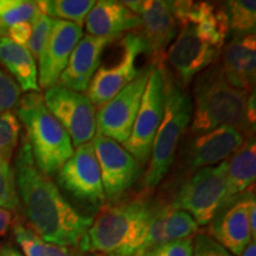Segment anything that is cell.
<instances>
[{"mask_svg": "<svg viewBox=\"0 0 256 256\" xmlns=\"http://www.w3.org/2000/svg\"><path fill=\"white\" fill-rule=\"evenodd\" d=\"M14 172L28 228L49 243L81 248L94 218L78 212L52 179L40 171L26 139L19 147Z\"/></svg>", "mask_w": 256, "mask_h": 256, "instance_id": "1", "label": "cell"}, {"mask_svg": "<svg viewBox=\"0 0 256 256\" xmlns=\"http://www.w3.org/2000/svg\"><path fill=\"white\" fill-rule=\"evenodd\" d=\"M44 104L69 134L72 146L90 142L96 134V108L84 92L60 84L46 89Z\"/></svg>", "mask_w": 256, "mask_h": 256, "instance_id": "12", "label": "cell"}, {"mask_svg": "<svg viewBox=\"0 0 256 256\" xmlns=\"http://www.w3.org/2000/svg\"><path fill=\"white\" fill-rule=\"evenodd\" d=\"M11 226H14V212L0 208V238L5 236Z\"/></svg>", "mask_w": 256, "mask_h": 256, "instance_id": "35", "label": "cell"}, {"mask_svg": "<svg viewBox=\"0 0 256 256\" xmlns=\"http://www.w3.org/2000/svg\"><path fill=\"white\" fill-rule=\"evenodd\" d=\"M256 202H255V196L252 198L250 203H249V210H248V220H249V226H250L252 232V238L255 241L256 238Z\"/></svg>", "mask_w": 256, "mask_h": 256, "instance_id": "36", "label": "cell"}, {"mask_svg": "<svg viewBox=\"0 0 256 256\" xmlns=\"http://www.w3.org/2000/svg\"><path fill=\"white\" fill-rule=\"evenodd\" d=\"M240 256H256V243L255 241H252L247 246V248L242 252V254Z\"/></svg>", "mask_w": 256, "mask_h": 256, "instance_id": "38", "label": "cell"}, {"mask_svg": "<svg viewBox=\"0 0 256 256\" xmlns=\"http://www.w3.org/2000/svg\"><path fill=\"white\" fill-rule=\"evenodd\" d=\"M100 166L106 203L114 204L136 184L142 166L121 144L95 134L92 140Z\"/></svg>", "mask_w": 256, "mask_h": 256, "instance_id": "13", "label": "cell"}, {"mask_svg": "<svg viewBox=\"0 0 256 256\" xmlns=\"http://www.w3.org/2000/svg\"><path fill=\"white\" fill-rule=\"evenodd\" d=\"M20 88L8 72L0 69V112L16 108L20 101Z\"/></svg>", "mask_w": 256, "mask_h": 256, "instance_id": "31", "label": "cell"}, {"mask_svg": "<svg viewBox=\"0 0 256 256\" xmlns=\"http://www.w3.org/2000/svg\"><path fill=\"white\" fill-rule=\"evenodd\" d=\"M165 63V62H164ZM150 64L148 80L144 90L132 133L124 147L140 165L148 162L156 134L165 112V64Z\"/></svg>", "mask_w": 256, "mask_h": 256, "instance_id": "9", "label": "cell"}, {"mask_svg": "<svg viewBox=\"0 0 256 256\" xmlns=\"http://www.w3.org/2000/svg\"><path fill=\"white\" fill-rule=\"evenodd\" d=\"M87 34L95 37H120L124 32L136 30L139 17L121 4L120 2L100 0L86 18Z\"/></svg>", "mask_w": 256, "mask_h": 256, "instance_id": "21", "label": "cell"}, {"mask_svg": "<svg viewBox=\"0 0 256 256\" xmlns=\"http://www.w3.org/2000/svg\"><path fill=\"white\" fill-rule=\"evenodd\" d=\"M179 22L177 37L168 48V60L179 83L186 86L217 62L230 31L224 4L174 2Z\"/></svg>", "mask_w": 256, "mask_h": 256, "instance_id": "2", "label": "cell"}, {"mask_svg": "<svg viewBox=\"0 0 256 256\" xmlns=\"http://www.w3.org/2000/svg\"><path fill=\"white\" fill-rule=\"evenodd\" d=\"M190 134H200L220 127H232L254 136L255 89L244 92L232 87L215 63L196 76L194 83Z\"/></svg>", "mask_w": 256, "mask_h": 256, "instance_id": "3", "label": "cell"}, {"mask_svg": "<svg viewBox=\"0 0 256 256\" xmlns=\"http://www.w3.org/2000/svg\"><path fill=\"white\" fill-rule=\"evenodd\" d=\"M57 182L76 200L89 208L101 210L106 206L100 166L92 142L74 148L72 156L57 172Z\"/></svg>", "mask_w": 256, "mask_h": 256, "instance_id": "11", "label": "cell"}, {"mask_svg": "<svg viewBox=\"0 0 256 256\" xmlns=\"http://www.w3.org/2000/svg\"><path fill=\"white\" fill-rule=\"evenodd\" d=\"M16 241L24 256H83L84 252L78 247H64L44 241L31 228L22 223L14 224Z\"/></svg>", "mask_w": 256, "mask_h": 256, "instance_id": "24", "label": "cell"}, {"mask_svg": "<svg viewBox=\"0 0 256 256\" xmlns=\"http://www.w3.org/2000/svg\"><path fill=\"white\" fill-rule=\"evenodd\" d=\"M254 188L224 206L208 224V235L232 256L241 255L249 243L254 241L248 220L249 203L255 196Z\"/></svg>", "mask_w": 256, "mask_h": 256, "instance_id": "17", "label": "cell"}, {"mask_svg": "<svg viewBox=\"0 0 256 256\" xmlns=\"http://www.w3.org/2000/svg\"><path fill=\"white\" fill-rule=\"evenodd\" d=\"M94 256H108V255H102V254H95Z\"/></svg>", "mask_w": 256, "mask_h": 256, "instance_id": "39", "label": "cell"}, {"mask_svg": "<svg viewBox=\"0 0 256 256\" xmlns=\"http://www.w3.org/2000/svg\"><path fill=\"white\" fill-rule=\"evenodd\" d=\"M229 31L234 36L255 34L256 2L255 0H232L224 2Z\"/></svg>", "mask_w": 256, "mask_h": 256, "instance_id": "27", "label": "cell"}, {"mask_svg": "<svg viewBox=\"0 0 256 256\" xmlns=\"http://www.w3.org/2000/svg\"><path fill=\"white\" fill-rule=\"evenodd\" d=\"M228 182V159L215 166L198 170L178 182L172 196L171 206L186 211L198 226H208L223 209Z\"/></svg>", "mask_w": 256, "mask_h": 256, "instance_id": "7", "label": "cell"}, {"mask_svg": "<svg viewBox=\"0 0 256 256\" xmlns=\"http://www.w3.org/2000/svg\"><path fill=\"white\" fill-rule=\"evenodd\" d=\"M151 66L140 70L136 78L96 110V134L124 145L132 133Z\"/></svg>", "mask_w": 256, "mask_h": 256, "instance_id": "14", "label": "cell"}, {"mask_svg": "<svg viewBox=\"0 0 256 256\" xmlns=\"http://www.w3.org/2000/svg\"><path fill=\"white\" fill-rule=\"evenodd\" d=\"M32 34V24L31 23H19L11 26L8 30L6 37L12 40L17 46L26 48L28 40H30Z\"/></svg>", "mask_w": 256, "mask_h": 256, "instance_id": "34", "label": "cell"}, {"mask_svg": "<svg viewBox=\"0 0 256 256\" xmlns=\"http://www.w3.org/2000/svg\"><path fill=\"white\" fill-rule=\"evenodd\" d=\"M200 226L186 211L174 209L168 202L156 200L145 238L136 256L164 243L192 238Z\"/></svg>", "mask_w": 256, "mask_h": 256, "instance_id": "18", "label": "cell"}, {"mask_svg": "<svg viewBox=\"0 0 256 256\" xmlns=\"http://www.w3.org/2000/svg\"><path fill=\"white\" fill-rule=\"evenodd\" d=\"M246 136L232 127H220L209 132L190 134L182 140L176 154L174 185L198 170L215 166L236 152L244 142Z\"/></svg>", "mask_w": 256, "mask_h": 256, "instance_id": "8", "label": "cell"}, {"mask_svg": "<svg viewBox=\"0 0 256 256\" xmlns=\"http://www.w3.org/2000/svg\"><path fill=\"white\" fill-rule=\"evenodd\" d=\"M20 122L12 110L0 112V159L11 164L18 146Z\"/></svg>", "mask_w": 256, "mask_h": 256, "instance_id": "28", "label": "cell"}, {"mask_svg": "<svg viewBox=\"0 0 256 256\" xmlns=\"http://www.w3.org/2000/svg\"><path fill=\"white\" fill-rule=\"evenodd\" d=\"M192 256H232L220 243L211 238L208 234H198L194 238Z\"/></svg>", "mask_w": 256, "mask_h": 256, "instance_id": "33", "label": "cell"}, {"mask_svg": "<svg viewBox=\"0 0 256 256\" xmlns=\"http://www.w3.org/2000/svg\"><path fill=\"white\" fill-rule=\"evenodd\" d=\"M146 194L102 208L86 234L82 250L108 256H136L154 208V202Z\"/></svg>", "mask_w": 256, "mask_h": 256, "instance_id": "4", "label": "cell"}, {"mask_svg": "<svg viewBox=\"0 0 256 256\" xmlns=\"http://www.w3.org/2000/svg\"><path fill=\"white\" fill-rule=\"evenodd\" d=\"M17 118L26 132L34 164L46 176L56 174L72 156L74 146L64 130L44 104L40 92H28L17 106Z\"/></svg>", "mask_w": 256, "mask_h": 256, "instance_id": "6", "label": "cell"}, {"mask_svg": "<svg viewBox=\"0 0 256 256\" xmlns=\"http://www.w3.org/2000/svg\"><path fill=\"white\" fill-rule=\"evenodd\" d=\"M20 206L14 168L11 164L0 159V208L16 210Z\"/></svg>", "mask_w": 256, "mask_h": 256, "instance_id": "29", "label": "cell"}, {"mask_svg": "<svg viewBox=\"0 0 256 256\" xmlns=\"http://www.w3.org/2000/svg\"><path fill=\"white\" fill-rule=\"evenodd\" d=\"M120 37H95L84 34L70 55L58 84L78 92H86L92 76L101 66V57L108 46Z\"/></svg>", "mask_w": 256, "mask_h": 256, "instance_id": "19", "label": "cell"}, {"mask_svg": "<svg viewBox=\"0 0 256 256\" xmlns=\"http://www.w3.org/2000/svg\"><path fill=\"white\" fill-rule=\"evenodd\" d=\"M165 74V112L152 145L148 168L144 176V192L148 194L162 183L174 166L182 140L192 116V100L174 76Z\"/></svg>", "mask_w": 256, "mask_h": 256, "instance_id": "5", "label": "cell"}, {"mask_svg": "<svg viewBox=\"0 0 256 256\" xmlns=\"http://www.w3.org/2000/svg\"><path fill=\"white\" fill-rule=\"evenodd\" d=\"M145 54V46L136 32H130L120 40V54L114 60L98 66L84 92L98 110L119 94L136 78V58Z\"/></svg>", "mask_w": 256, "mask_h": 256, "instance_id": "10", "label": "cell"}, {"mask_svg": "<svg viewBox=\"0 0 256 256\" xmlns=\"http://www.w3.org/2000/svg\"><path fill=\"white\" fill-rule=\"evenodd\" d=\"M83 36L82 28L66 20L54 19L48 40L38 57V86L49 89L58 84L70 55Z\"/></svg>", "mask_w": 256, "mask_h": 256, "instance_id": "16", "label": "cell"}, {"mask_svg": "<svg viewBox=\"0 0 256 256\" xmlns=\"http://www.w3.org/2000/svg\"><path fill=\"white\" fill-rule=\"evenodd\" d=\"M0 256H24L22 252H19L17 249L11 247V246H5L0 249Z\"/></svg>", "mask_w": 256, "mask_h": 256, "instance_id": "37", "label": "cell"}, {"mask_svg": "<svg viewBox=\"0 0 256 256\" xmlns=\"http://www.w3.org/2000/svg\"><path fill=\"white\" fill-rule=\"evenodd\" d=\"M138 17L140 24L136 34L142 38L145 54L151 57V64L164 63L166 50L179 31L174 2H142Z\"/></svg>", "mask_w": 256, "mask_h": 256, "instance_id": "15", "label": "cell"}, {"mask_svg": "<svg viewBox=\"0 0 256 256\" xmlns=\"http://www.w3.org/2000/svg\"><path fill=\"white\" fill-rule=\"evenodd\" d=\"M92 0H43L37 2L42 14L52 19L66 20L82 28L94 6Z\"/></svg>", "mask_w": 256, "mask_h": 256, "instance_id": "25", "label": "cell"}, {"mask_svg": "<svg viewBox=\"0 0 256 256\" xmlns=\"http://www.w3.org/2000/svg\"><path fill=\"white\" fill-rule=\"evenodd\" d=\"M255 179L256 140L255 136H249L238 151L228 158V182L224 206H229L249 188H254Z\"/></svg>", "mask_w": 256, "mask_h": 256, "instance_id": "22", "label": "cell"}, {"mask_svg": "<svg viewBox=\"0 0 256 256\" xmlns=\"http://www.w3.org/2000/svg\"><path fill=\"white\" fill-rule=\"evenodd\" d=\"M40 14L37 2L0 0V37H6L8 28L16 24H32Z\"/></svg>", "mask_w": 256, "mask_h": 256, "instance_id": "26", "label": "cell"}, {"mask_svg": "<svg viewBox=\"0 0 256 256\" xmlns=\"http://www.w3.org/2000/svg\"><path fill=\"white\" fill-rule=\"evenodd\" d=\"M224 78L232 87L244 92L255 89L256 34L234 36L222 51L220 63Z\"/></svg>", "mask_w": 256, "mask_h": 256, "instance_id": "20", "label": "cell"}, {"mask_svg": "<svg viewBox=\"0 0 256 256\" xmlns=\"http://www.w3.org/2000/svg\"><path fill=\"white\" fill-rule=\"evenodd\" d=\"M52 23L54 19L43 14L38 16L34 19V23H32V34L26 46V49L30 51L31 55L36 58V60L40 57L44 46H46L51 28H52Z\"/></svg>", "mask_w": 256, "mask_h": 256, "instance_id": "30", "label": "cell"}, {"mask_svg": "<svg viewBox=\"0 0 256 256\" xmlns=\"http://www.w3.org/2000/svg\"><path fill=\"white\" fill-rule=\"evenodd\" d=\"M0 62L8 70L20 90L40 92L37 60L25 46H17L8 37H0Z\"/></svg>", "mask_w": 256, "mask_h": 256, "instance_id": "23", "label": "cell"}, {"mask_svg": "<svg viewBox=\"0 0 256 256\" xmlns=\"http://www.w3.org/2000/svg\"><path fill=\"white\" fill-rule=\"evenodd\" d=\"M192 254H194V236L156 246L144 252L142 256H192Z\"/></svg>", "mask_w": 256, "mask_h": 256, "instance_id": "32", "label": "cell"}]
</instances>
